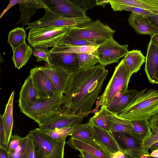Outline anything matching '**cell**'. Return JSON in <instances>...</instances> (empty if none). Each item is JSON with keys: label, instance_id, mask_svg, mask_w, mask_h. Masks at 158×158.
<instances>
[{"label": "cell", "instance_id": "484cf974", "mask_svg": "<svg viewBox=\"0 0 158 158\" xmlns=\"http://www.w3.org/2000/svg\"><path fill=\"white\" fill-rule=\"evenodd\" d=\"M130 121L132 126L131 134L142 144L152 133L149 120Z\"/></svg>", "mask_w": 158, "mask_h": 158}, {"label": "cell", "instance_id": "5b68a950", "mask_svg": "<svg viewBox=\"0 0 158 158\" xmlns=\"http://www.w3.org/2000/svg\"><path fill=\"white\" fill-rule=\"evenodd\" d=\"M115 31L99 19L69 27L66 35L85 40L97 41L100 43L113 37Z\"/></svg>", "mask_w": 158, "mask_h": 158}, {"label": "cell", "instance_id": "f1b7e54d", "mask_svg": "<svg viewBox=\"0 0 158 158\" xmlns=\"http://www.w3.org/2000/svg\"><path fill=\"white\" fill-rule=\"evenodd\" d=\"M70 136L73 139L97 141L94 138L92 125L89 122L76 126Z\"/></svg>", "mask_w": 158, "mask_h": 158}, {"label": "cell", "instance_id": "44dd1931", "mask_svg": "<svg viewBox=\"0 0 158 158\" xmlns=\"http://www.w3.org/2000/svg\"><path fill=\"white\" fill-rule=\"evenodd\" d=\"M92 125L94 138L98 142L111 153L121 151L111 132Z\"/></svg>", "mask_w": 158, "mask_h": 158}, {"label": "cell", "instance_id": "4316f807", "mask_svg": "<svg viewBox=\"0 0 158 158\" xmlns=\"http://www.w3.org/2000/svg\"><path fill=\"white\" fill-rule=\"evenodd\" d=\"M32 49L24 43L13 51L11 57L15 67L18 69L25 66L32 53Z\"/></svg>", "mask_w": 158, "mask_h": 158}, {"label": "cell", "instance_id": "d4e9b609", "mask_svg": "<svg viewBox=\"0 0 158 158\" xmlns=\"http://www.w3.org/2000/svg\"><path fill=\"white\" fill-rule=\"evenodd\" d=\"M145 59L140 51L134 49L129 51L123 59L125 65L132 75L140 70L145 62Z\"/></svg>", "mask_w": 158, "mask_h": 158}, {"label": "cell", "instance_id": "836d02e7", "mask_svg": "<svg viewBox=\"0 0 158 158\" xmlns=\"http://www.w3.org/2000/svg\"><path fill=\"white\" fill-rule=\"evenodd\" d=\"M98 47V46L85 45L67 48H63L56 47L52 48L58 51L69 53L92 54L95 53Z\"/></svg>", "mask_w": 158, "mask_h": 158}, {"label": "cell", "instance_id": "74e56055", "mask_svg": "<svg viewBox=\"0 0 158 158\" xmlns=\"http://www.w3.org/2000/svg\"><path fill=\"white\" fill-rule=\"evenodd\" d=\"M27 135V139L26 147L21 158H36L34 153L33 140L28 134Z\"/></svg>", "mask_w": 158, "mask_h": 158}, {"label": "cell", "instance_id": "7bdbcfd3", "mask_svg": "<svg viewBox=\"0 0 158 158\" xmlns=\"http://www.w3.org/2000/svg\"><path fill=\"white\" fill-rule=\"evenodd\" d=\"M0 147H3L6 149L5 145L4 134L2 121L1 118H0Z\"/></svg>", "mask_w": 158, "mask_h": 158}, {"label": "cell", "instance_id": "3957f363", "mask_svg": "<svg viewBox=\"0 0 158 158\" xmlns=\"http://www.w3.org/2000/svg\"><path fill=\"white\" fill-rule=\"evenodd\" d=\"M63 94H60L52 98L36 102L22 112L37 123L39 127L66 112Z\"/></svg>", "mask_w": 158, "mask_h": 158}, {"label": "cell", "instance_id": "c3c4849f", "mask_svg": "<svg viewBox=\"0 0 158 158\" xmlns=\"http://www.w3.org/2000/svg\"><path fill=\"white\" fill-rule=\"evenodd\" d=\"M79 151L80 155H79V156L82 158H98L86 152L82 151Z\"/></svg>", "mask_w": 158, "mask_h": 158}, {"label": "cell", "instance_id": "30bf717a", "mask_svg": "<svg viewBox=\"0 0 158 158\" xmlns=\"http://www.w3.org/2000/svg\"><path fill=\"white\" fill-rule=\"evenodd\" d=\"M30 75L41 99L51 98L60 94L41 66H36L32 69L30 72Z\"/></svg>", "mask_w": 158, "mask_h": 158}, {"label": "cell", "instance_id": "83f0119b", "mask_svg": "<svg viewBox=\"0 0 158 158\" xmlns=\"http://www.w3.org/2000/svg\"><path fill=\"white\" fill-rule=\"evenodd\" d=\"M123 5L139 8L158 14V0H113Z\"/></svg>", "mask_w": 158, "mask_h": 158}, {"label": "cell", "instance_id": "8d00e7d4", "mask_svg": "<svg viewBox=\"0 0 158 158\" xmlns=\"http://www.w3.org/2000/svg\"><path fill=\"white\" fill-rule=\"evenodd\" d=\"M27 139V135L23 138L22 142L17 148L14 151L8 152L10 158H21L23 154Z\"/></svg>", "mask_w": 158, "mask_h": 158}, {"label": "cell", "instance_id": "db71d44e", "mask_svg": "<svg viewBox=\"0 0 158 158\" xmlns=\"http://www.w3.org/2000/svg\"><path fill=\"white\" fill-rule=\"evenodd\" d=\"M140 158H158L151 156L150 154H145L143 155Z\"/></svg>", "mask_w": 158, "mask_h": 158}, {"label": "cell", "instance_id": "60d3db41", "mask_svg": "<svg viewBox=\"0 0 158 158\" xmlns=\"http://www.w3.org/2000/svg\"><path fill=\"white\" fill-rule=\"evenodd\" d=\"M95 0H75L72 1L86 12L87 10L91 9L96 6Z\"/></svg>", "mask_w": 158, "mask_h": 158}, {"label": "cell", "instance_id": "b9f144b4", "mask_svg": "<svg viewBox=\"0 0 158 158\" xmlns=\"http://www.w3.org/2000/svg\"><path fill=\"white\" fill-rule=\"evenodd\" d=\"M148 120L152 131L158 129V112L151 117Z\"/></svg>", "mask_w": 158, "mask_h": 158}, {"label": "cell", "instance_id": "cb8c5ba5", "mask_svg": "<svg viewBox=\"0 0 158 158\" xmlns=\"http://www.w3.org/2000/svg\"><path fill=\"white\" fill-rule=\"evenodd\" d=\"M115 114L106 106H102L100 110L90 118L89 122L93 125L110 131L111 121Z\"/></svg>", "mask_w": 158, "mask_h": 158}, {"label": "cell", "instance_id": "d6986e66", "mask_svg": "<svg viewBox=\"0 0 158 158\" xmlns=\"http://www.w3.org/2000/svg\"><path fill=\"white\" fill-rule=\"evenodd\" d=\"M128 20L130 26L138 34L152 37L157 33V29L147 16L131 12Z\"/></svg>", "mask_w": 158, "mask_h": 158}, {"label": "cell", "instance_id": "f35d334b", "mask_svg": "<svg viewBox=\"0 0 158 158\" xmlns=\"http://www.w3.org/2000/svg\"><path fill=\"white\" fill-rule=\"evenodd\" d=\"M158 141V129L152 131L151 135L142 143V146L149 150L150 148Z\"/></svg>", "mask_w": 158, "mask_h": 158}, {"label": "cell", "instance_id": "1f68e13d", "mask_svg": "<svg viewBox=\"0 0 158 158\" xmlns=\"http://www.w3.org/2000/svg\"><path fill=\"white\" fill-rule=\"evenodd\" d=\"M26 31L23 27H17L9 32L7 41L11 46L13 51L26 42Z\"/></svg>", "mask_w": 158, "mask_h": 158}, {"label": "cell", "instance_id": "ac0fdd59", "mask_svg": "<svg viewBox=\"0 0 158 158\" xmlns=\"http://www.w3.org/2000/svg\"><path fill=\"white\" fill-rule=\"evenodd\" d=\"M144 70L149 81L158 84V47L150 41L147 49Z\"/></svg>", "mask_w": 158, "mask_h": 158}, {"label": "cell", "instance_id": "d6a6232c", "mask_svg": "<svg viewBox=\"0 0 158 158\" xmlns=\"http://www.w3.org/2000/svg\"><path fill=\"white\" fill-rule=\"evenodd\" d=\"M78 58L80 69H84L94 67L99 63L98 58L95 53L92 54H76Z\"/></svg>", "mask_w": 158, "mask_h": 158}, {"label": "cell", "instance_id": "ab89813d", "mask_svg": "<svg viewBox=\"0 0 158 158\" xmlns=\"http://www.w3.org/2000/svg\"><path fill=\"white\" fill-rule=\"evenodd\" d=\"M23 138L17 135H12L10 138L7 147L8 152L14 151L20 144Z\"/></svg>", "mask_w": 158, "mask_h": 158}, {"label": "cell", "instance_id": "7dc6e473", "mask_svg": "<svg viewBox=\"0 0 158 158\" xmlns=\"http://www.w3.org/2000/svg\"><path fill=\"white\" fill-rule=\"evenodd\" d=\"M111 158H125V154L121 151L111 154Z\"/></svg>", "mask_w": 158, "mask_h": 158}, {"label": "cell", "instance_id": "681fc988", "mask_svg": "<svg viewBox=\"0 0 158 158\" xmlns=\"http://www.w3.org/2000/svg\"><path fill=\"white\" fill-rule=\"evenodd\" d=\"M150 42L154 45L158 47V33L151 37Z\"/></svg>", "mask_w": 158, "mask_h": 158}, {"label": "cell", "instance_id": "f6af8a7d", "mask_svg": "<svg viewBox=\"0 0 158 158\" xmlns=\"http://www.w3.org/2000/svg\"><path fill=\"white\" fill-rule=\"evenodd\" d=\"M20 1L21 0H11L10 1L8 5L1 13L0 16V18H1L10 8L14 5L17 4H19Z\"/></svg>", "mask_w": 158, "mask_h": 158}, {"label": "cell", "instance_id": "f546056e", "mask_svg": "<svg viewBox=\"0 0 158 158\" xmlns=\"http://www.w3.org/2000/svg\"><path fill=\"white\" fill-rule=\"evenodd\" d=\"M100 44L96 41L72 37L66 34L62 40L55 47L67 48L85 45L98 46Z\"/></svg>", "mask_w": 158, "mask_h": 158}, {"label": "cell", "instance_id": "e575fe53", "mask_svg": "<svg viewBox=\"0 0 158 158\" xmlns=\"http://www.w3.org/2000/svg\"><path fill=\"white\" fill-rule=\"evenodd\" d=\"M75 126L56 128L46 133L54 139L60 140L65 139L68 135L70 136Z\"/></svg>", "mask_w": 158, "mask_h": 158}, {"label": "cell", "instance_id": "4dcf8cb0", "mask_svg": "<svg viewBox=\"0 0 158 158\" xmlns=\"http://www.w3.org/2000/svg\"><path fill=\"white\" fill-rule=\"evenodd\" d=\"M132 126L130 121L122 118L116 114L111 121L110 131L112 133L123 132L131 134Z\"/></svg>", "mask_w": 158, "mask_h": 158}, {"label": "cell", "instance_id": "7c38bea8", "mask_svg": "<svg viewBox=\"0 0 158 158\" xmlns=\"http://www.w3.org/2000/svg\"><path fill=\"white\" fill-rule=\"evenodd\" d=\"M52 12L67 18L85 17L86 12L73 2L68 0H43Z\"/></svg>", "mask_w": 158, "mask_h": 158}, {"label": "cell", "instance_id": "d590c367", "mask_svg": "<svg viewBox=\"0 0 158 158\" xmlns=\"http://www.w3.org/2000/svg\"><path fill=\"white\" fill-rule=\"evenodd\" d=\"M32 53L37 59V61L40 62L44 61L50 65V52L48 48L45 46H39L33 48Z\"/></svg>", "mask_w": 158, "mask_h": 158}, {"label": "cell", "instance_id": "9c48e42d", "mask_svg": "<svg viewBox=\"0 0 158 158\" xmlns=\"http://www.w3.org/2000/svg\"><path fill=\"white\" fill-rule=\"evenodd\" d=\"M45 13L41 19L27 24L26 29L48 27H70L77 26L92 21L89 17L67 18L52 11L46 5Z\"/></svg>", "mask_w": 158, "mask_h": 158}, {"label": "cell", "instance_id": "816d5d0a", "mask_svg": "<svg viewBox=\"0 0 158 158\" xmlns=\"http://www.w3.org/2000/svg\"><path fill=\"white\" fill-rule=\"evenodd\" d=\"M150 151L152 152L156 150H158V141L153 144L150 148Z\"/></svg>", "mask_w": 158, "mask_h": 158}, {"label": "cell", "instance_id": "8992f818", "mask_svg": "<svg viewBox=\"0 0 158 158\" xmlns=\"http://www.w3.org/2000/svg\"><path fill=\"white\" fill-rule=\"evenodd\" d=\"M131 76L122 59L116 67L103 93L100 97L99 102L101 106L108 108L118 93L125 92L128 90Z\"/></svg>", "mask_w": 158, "mask_h": 158}, {"label": "cell", "instance_id": "ffe728a7", "mask_svg": "<svg viewBox=\"0 0 158 158\" xmlns=\"http://www.w3.org/2000/svg\"><path fill=\"white\" fill-rule=\"evenodd\" d=\"M21 15L16 24H23L22 27L29 23L32 16L39 9H45V5L43 0H21L19 4Z\"/></svg>", "mask_w": 158, "mask_h": 158}, {"label": "cell", "instance_id": "6da1fadb", "mask_svg": "<svg viewBox=\"0 0 158 158\" xmlns=\"http://www.w3.org/2000/svg\"><path fill=\"white\" fill-rule=\"evenodd\" d=\"M108 74V70L100 64L71 73L64 94L66 112L87 115L101 92Z\"/></svg>", "mask_w": 158, "mask_h": 158}, {"label": "cell", "instance_id": "9a60e30c", "mask_svg": "<svg viewBox=\"0 0 158 158\" xmlns=\"http://www.w3.org/2000/svg\"><path fill=\"white\" fill-rule=\"evenodd\" d=\"M86 115L83 114L75 115L63 113L40 127L43 131L47 132L56 128L75 126L80 123Z\"/></svg>", "mask_w": 158, "mask_h": 158}, {"label": "cell", "instance_id": "7402d4cb", "mask_svg": "<svg viewBox=\"0 0 158 158\" xmlns=\"http://www.w3.org/2000/svg\"><path fill=\"white\" fill-rule=\"evenodd\" d=\"M139 91L136 89L127 90L118 93L113 98L108 109L117 114L127 107L133 100Z\"/></svg>", "mask_w": 158, "mask_h": 158}, {"label": "cell", "instance_id": "11a10c76", "mask_svg": "<svg viewBox=\"0 0 158 158\" xmlns=\"http://www.w3.org/2000/svg\"><path fill=\"white\" fill-rule=\"evenodd\" d=\"M125 158H132L131 156L126 154H125Z\"/></svg>", "mask_w": 158, "mask_h": 158}, {"label": "cell", "instance_id": "ba28073f", "mask_svg": "<svg viewBox=\"0 0 158 158\" xmlns=\"http://www.w3.org/2000/svg\"><path fill=\"white\" fill-rule=\"evenodd\" d=\"M128 45H121L111 37L101 43L95 54L100 64L105 67L111 64L118 62L129 52Z\"/></svg>", "mask_w": 158, "mask_h": 158}, {"label": "cell", "instance_id": "7a4b0ae2", "mask_svg": "<svg viewBox=\"0 0 158 158\" xmlns=\"http://www.w3.org/2000/svg\"><path fill=\"white\" fill-rule=\"evenodd\" d=\"M158 112V90L146 88L138 91L130 104L116 114L129 120L149 119Z\"/></svg>", "mask_w": 158, "mask_h": 158}, {"label": "cell", "instance_id": "bcb514c9", "mask_svg": "<svg viewBox=\"0 0 158 158\" xmlns=\"http://www.w3.org/2000/svg\"><path fill=\"white\" fill-rule=\"evenodd\" d=\"M0 158H10L7 150L2 147H0Z\"/></svg>", "mask_w": 158, "mask_h": 158}, {"label": "cell", "instance_id": "e0dca14e", "mask_svg": "<svg viewBox=\"0 0 158 158\" xmlns=\"http://www.w3.org/2000/svg\"><path fill=\"white\" fill-rule=\"evenodd\" d=\"M41 99L34 85L30 75L25 79L21 87L18 100L19 106L22 112Z\"/></svg>", "mask_w": 158, "mask_h": 158}, {"label": "cell", "instance_id": "2e32d148", "mask_svg": "<svg viewBox=\"0 0 158 158\" xmlns=\"http://www.w3.org/2000/svg\"><path fill=\"white\" fill-rule=\"evenodd\" d=\"M41 66L59 93L64 94L71 73L61 68L54 66L47 63L44 66Z\"/></svg>", "mask_w": 158, "mask_h": 158}, {"label": "cell", "instance_id": "f907efd6", "mask_svg": "<svg viewBox=\"0 0 158 158\" xmlns=\"http://www.w3.org/2000/svg\"><path fill=\"white\" fill-rule=\"evenodd\" d=\"M95 1L96 6H102L103 7L109 3L108 0H96Z\"/></svg>", "mask_w": 158, "mask_h": 158}, {"label": "cell", "instance_id": "52a82bcc", "mask_svg": "<svg viewBox=\"0 0 158 158\" xmlns=\"http://www.w3.org/2000/svg\"><path fill=\"white\" fill-rule=\"evenodd\" d=\"M69 27H48L30 29L27 40L33 48L39 46L54 47L67 34Z\"/></svg>", "mask_w": 158, "mask_h": 158}, {"label": "cell", "instance_id": "603a6c76", "mask_svg": "<svg viewBox=\"0 0 158 158\" xmlns=\"http://www.w3.org/2000/svg\"><path fill=\"white\" fill-rule=\"evenodd\" d=\"M14 92L13 91L6 105V108L2 115L0 114L4 134L5 145L7 150L9 139L12 133L13 124V104Z\"/></svg>", "mask_w": 158, "mask_h": 158}, {"label": "cell", "instance_id": "ee69618b", "mask_svg": "<svg viewBox=\"0 0 158 158\" xmlns=\"http://www.w3.org/2000/svg\"><path fill=\"white\" fill-rule=\"evenodd\" d=\"M153 26L157 29L158 33V14L147 17Z\"/></svg>", "mask_w": 158, "mask_h": 158}, {"label": "cell", "instance_id": "f5cc1de1", "mask_svg": "<svg viewBox=\"0 0 158 158\" xmlns=\"http://www.w3.org/2000/svg\"><path fill=\"white\" fill-rule=\"evenodd\" d=\"M150 155L153 157H158V150H156L152 152Z\"/></svg>", "mask_w": 158, "mask_h": 158}, {"label": "cell", "instance_id": "8fae6325", "mask_svg": "<svg viewBox=\"0 0 158 158\" xmlns=\"http://www.w3.org/2000/svg\"><path fill=\"white\" fill-rule=\"evenodd\" d=\"M121 151L132 158H140L143 155L149 154L148 151L131 134L112 133Z\"/></svg>", "mask_w": 158, "mask_h": 158}, {"label": "cell", "instance_id": "5bb4252c", "mask_svg": "<svg viewBox=\"0 0 158 158\" xmlns=\"http://www.w3.org/2000/svg\"><path fill=\"white\" fill-rule=\"evenodd\" d=\"M66 143L75 150L86 152L98 158H111L112 153L97 141L70 137Z\"/></svg>", "mask_w": 158, "mask_h": 158}, {"label": "cell", "instance_id": "277c9868", "mask_svg": "<svg viewBox=\"0 0 158 158\" xmlns=\"http://www.w3.org/2000/svg\"><path fill=\"white\" fill-rule=\"evenodd\" d=\"M28 134L33 142L36 158H64L65 139L55 140L39 128Z\"/></svg>", "mask_w": 158, "mask_h": 158}, {"label": "cell", "instance_id": "4fadbf2b", "mask_svg": "<svg viewBox=\"0 0 158 158\" xmlns=\"http://www.w3.org/2000/svg\"><path fill=\"white\" fill-rule=\"evenodd\" d=\"M49 51L50 65L61 68L71 73L80 69L76 54L58 51L53 48Z\"/></svg>", "mask_w": 158, "mask_h": 158}]
</instances>
